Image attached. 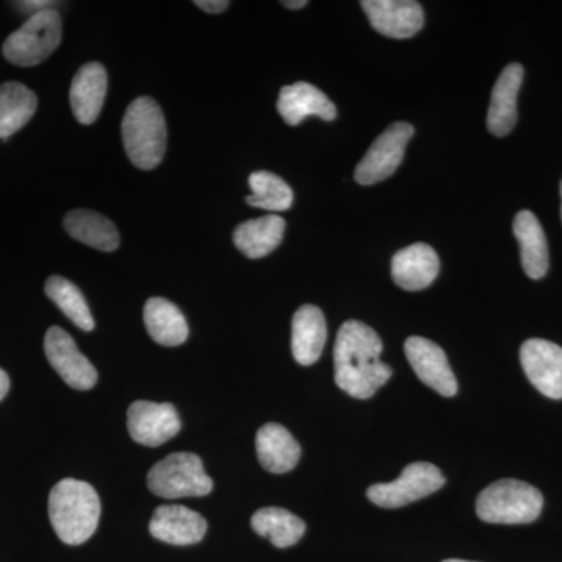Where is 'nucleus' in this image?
<instances>
[{
  "mask_svg": "<svg viewBox=\"0 0 562 562\" xmlns=\"http://www.w3.org/2000/svg\"><path fill=\"white\" fill-rule=\"evenodd\" d=\"M383 342L360 321L344 322L335 342V382L355 398H371L392 376L391 366L380 360Z\"/></svg>",
  "mask_w": 562,
  "mask_h": 562,
  "instance_id": "f257e3e1",
  "label": "nucleus"
},
{
  "mask_svg": "<svg viewBox=\"0 0 562 562\" xmlns=\"http://www.w3.org/2000/svg\"><path fill=\"white\" fill-rule=\"evenodd\" d=\"M49 517L58 538L80 546L94 535L101 519V498L90 483L66 479L49 495Z\"/></svg>",
  "mask_w": 562,
  "mask_h": 562,
  "instance_id": "f03ea898",
  "label": "nucleus"
},
{
  "mask_svg": "<svg viewBox=\"0 0 562 562\" xmlns=\"http://www.w3.org/2000/svg\"><path fill=\"white\" fill-rule=\"evenodd\" d=\"M125 151L136 168L150 171L160 165L166 151L168 128L160 105L150 98H138L122 120Z\"/></svg>",
  "mask_w": 562,
  "mask_h": 562,
  "instance_id": "7ed1b4c3",
  "label": "nucleus"
},
{
  "mask_svg": "<svg viewBox=\"0 0 562 562\" xmlns=\"http://www.w3.org/2000/svg\"><path fill=\"white\" fill-rule=\"evenodd\" d=\"M542 508V492L519 480H498L476 498V514L487 524H531L541 516Z\"/></svg>",
  "mask_w": 562,
  "mask_h": 562,
  "instance_id": "20e7f679",
  "label": "nucleus"
},
{
  "mask_svg": "<svg viewBox=\"0 0 562 562\" xmlns=\"http://www.w3.org/2000/svg\"><path fill=\"white\" fill-rule=\"evenodd\" d=\"M61 16L55 9L32 14L22 27L11 33L3 43V57L22 68L40 65L60 46Z\"/></svg>",
  "mask_w": 562,
  "mask_h": 562,
  "instance_id": "39448f33",
  "label": "nucleus"
},
{
  "mask_svg": "<svg viewBox=\"0 0 562 562\" xmlns=\"http://www.w3.org/2000/svg\"><path fill=\"white\" fill-rule=\"evenodd\" d=\"M147 486L157 497H205L213 491L203 462L194 453H172L157 462L147 475Z\"/></svg>",
  "mask_w": 562,
  "mask_h": 562,
  "instance_id": "423d86ee",
  "label": "nucleus"
},
{
  "mask_svg": "<svg viewBox=\"0 0 562 562\" xmlns=\"http://www.w3.org/2000/svg\"><path fill=\"white\" fill-rule=\"evenodd\" d=\"M446 484V476L441 469L430 462H413L403 469L402 475L395 482L373 484L368 490L369 501L382 508H402L422 498L428 497L432 492L441 490Z\"/></svg>",
  "mask_w": 562,
  "mask_h": 562,
  "instance_id": "0eeeda50",
  "label": "nucleus"
},
{
  "mask_svg": "<svg viewBox=\"0 0 562 562\" xmlns=\"http://www.w3.org/2000/svg\"><path fill=\"white\" fill-rule=\"evenodd\" d=\"M414 136V127L408 122H395L382 133L366 151L360 165L355 169V180L362 187L390 179L403 161L406 146Z\"/></svg>",
  "mask_w": 562,
  "mask_h": 562,
  "instance_id": "6e6552de",
  "label": "nucleus"
},
{
  "mask_svg": "<svg viewBox=\"0 0 562 562\" xmlns=\"http://www.w3.org/2000/svg\"><path fill=\"white\" fill-rule=\"evenodd\" d=\"M44 351L55 372L74 390L88 391L98 383V371L60 327H52L44 338Z\"/></svg>",
  "mask_w": 562,
  "mask_h": 562,
  "instance_id": "1a4fd4ad",
  "label": "nucleus"
},
{
  "mask_svg": "<svg viewBox=\"0 0 562 562\" xmlns=\"http://www.w3.org/2000/svg\"><path fill=\"white\" fill-rule=\"evenodd\" d=\"M127 427L133 441L158 447L177 436L181 422L171 403L138 401L128 408Z\"/></svg>",
  "mask_w": 562,
  "mask_h": 562,
  "instance_id": "9d476101",
  "label": "nucleus"
},
{
  "mask_svg": "<svg viewBox=\"0 0 562 562\" xmlns=\"http://www.w3.org/2000/svg\"><path fill=\"white\" fill-rule=\"evenodd\" d=\"M520 362L532 386L553 401L562 398V347L546 339H528L520 347Z\"/></svg>",
  "mask_w": 562,
  "mask_h": 562,
  "instance_id": "9b49d317",
  "label": "nucleus"
},
{
  "mask_svg": "<svg viewBox=\"0 0 562 562\" xmlns=\"http://www.w3.org/2000/svg\"><path fill=\"white\" fill-rule=\"evenodd\" d=\"M405 353L422 383L443 397H453L457 394V376L450 368L446 351L438 344L420 336H412L406 339Z\"/></svg>",
  "mask_w": 562,
  "mask_h": 562,
  "instance_id": "f8f14e48",
  "label": "nucleus"
},
{
  "mask_svg": "<svg viewBox=\"0 0 562 562\" xmlns=\"http://www.w3.org/2000/svg\"><path fill=\"white\" fill-rule=\"evenodd\" d=\"M361 7L372 27L387 38H412L424 27V10L414 0H364Z\"/></svg>",
  "mask_w": 562,
  "mask_h": 562,
  "instance_id": "ddd939ff",
  "label": "nucleus"
},
{
  "mask_svg": "<svg viewBox=\"0 0 562 562\" xmlns=\"http://www.w3.org/2000/svg\"><path fill=\"white\" fill-rule=\"evenodd\" d=\"M206 528L209 525L205 517L181 505L158 506L149 525L150 535L155 539L172 546L201 542Z\"/></svg>",
  "mask_w": 562,
  "mask_h": 562,
  "instance_id": "4468645a",
  "label": "nucleus"
},
{
  "mask_svg": "<svg viewBox=\"0 0 562 562\" xmlns=\"http://www.w3.org/2000/svg\"><path fill=\"white\" fill-rule=\"evenodd\" d=\"M438 254L424 243L413 244L394 255L391 276L394 283L405 291H422L430 286L439 276Z\"/></svg>",
  "mask_w": 562,
  "mask_h": 562,
  "instance_id": "2eb2a0df",
  "label": "nucleus"
},
{
  "mask_svg": "<svg viewBox=\"0 0 562 562\" xmlns=\"http://www.w3.org/2000/svg\"><path fill=\"white\" fill-rule=\"evenodd\" d=\"M524 81V68L519 63L506 66L492 90L487 131L498 138L509 135L517 124V95Z\"/></svg>",
  "mask_w": 562,
  "mask_h": 562,
  "instance_id": "dca6fc26",
  "label": "nucleus"
},
{
  "mask_svg": "<svg viewBox=\"0 0 562 562\" xmlns=\"http://www.w3.org/2000/svg\"><path fill=\"white\" fill-rule=\"evenodd\" d=\"M277 110L288 125H299L308 116L324 121H333L338 116V110L327 94L306 81L281 88Z\"/></svg>",
  "mask_w": 562,
  "mask_h": 562,
  "instance_id": "f3484780",
  "label": "nucleus"
},
{
  "mask_svg": "<svg viewBox=\"0 0 562 562\" xmlns=\"http://www.w3.org/2000/svg\"><path fill=\"white\" fill-rule=\"evenodd\" d=\"M109 77L101 63L81 66L70 85L69 98L74 116L83 125H90L101 114L105 102Z\"/></svg>",
  "mask_w": 562,
  "mask_h": 562,
  "instance_id": "a211bd4d",
  "label": "nucleus"
},
{
  "mask_svg": "<svg viewBox=\"0 0 562 562\" xmlns=\"http://www.w3.org/2000/svg\"><path fill=\"white\" fill-rule=\"evenodd\" d=\"M327 342V322L314 305H303L292 317L291 349L294 360L312 366L319 360Z\"/></svg>",
  "mask_w": 562,
  "mask_h": 562,
  "instance_id": "6ab92c4d",
  "label": "nucleus"
},
{
  "mask_svg": "<svg viewBox=\"0 0 562 562\" xmlns=\"http://www.w3.org/2000/svg\"><path fill=\"white\" fill-rule=\"evenodd\" d=\"M513 231L519 241L520 261L525 273L532 280L542 279L549 272L550 257L541 222L531 211L524 210L517 213Z\"/></svg>",
  "mask_w": 562,
  "mask_h": 562,
  "instance_id": "aec40b11",
  "label": "nucleus"
},
{
  "mask_svg": "<svg viewBox=\"0 0 562 562\" xmlns=\"http://www.w3.org/2000/svg\"><path fill=\"white\" fill-rule=\"evenodd\" d=\"M258 461L266 471L286 473L301 461V443L283 425L266 424L257 432Z\"/></svg>",
  "mask_w": 562,
  "mask_h": 562,
  "instance_id": "412c9836",
  "label": "nucleus"
},
{
  "mask_svg": "<svg viewBox=\"0 0 562 562\" xmlns=\"http://www.w3.org/2000/svg\"><path fill=\"white\" fill-rule=\"evenodd\" d=\"M284 231H286V222L283 217L268 214V216L257 217L238 225L233 233V241L246 257L258 260V258L268 257L280 246Z\"/></svg>",
  "mask_w": 562,
  "mask_h": 562,
  "instance_id": "4be33fe9",
  "label": "nucleus"
},
{
  "mask_svg": "<svg viewBox=\"0 0 562 562\" xmlns=\"http://www.w3.org/2000/svg\"><path fill=\"white\" fill-rule=\"evenodd\" d=\"M144 324L155 342L166 347L181 346L190 336L187 317L179 306L161 297H151L144 306Z\"/></svg>",
  "mask_w": 562,
  "mask_h": 562,
  "instance_id": "5701e85b",
  "label": "nucleus"
},
{
  "mask_svg": "<svg viewBox=\"0 0 562 562\" xmlns=\"http://www.w3.org/2000/svg\"><path fill=\"white\" fill-rule=\"evenodd\" d=\"M65 228L74 239L94 249L114 251L120 247V233L116 225L95 211H70L65 217Z\"/></svg>",
  "mask_w": 562,
  "mask_h": 562,
  "instance_id": "b1692460",
  "label": "nucleus"
},
{
  "mask_svg": "<svg viewBox=\"0 0 562 562\" xmlns=\"http://www.w3.org/2000/svg\"><path fill=\"white\" fill-rule=\"evenodd\" d=\"M38 99L35 92L18 81H7L0 87V139L20 132L36 113Z\"/></svg>",
  "mask_w": 562,
  "mask_h": 562,
  "instance_id": "393cba45",
  "label": "nucleus"
},
{
  "mask_svg": "<svg viewBox=\"0 0 562 562\" xmlns=\"http://www.w3.org/2000/svg\"><path fill=\"white\" fill-rule=\"evenodd\" d=\"M251 528L279 549H288L301 541L306 525L301 517L294 516L288 509L271 506L254 514Z\"/></svg>",
  "mask_w": 562,
  "mask_h": 562,
  "instance_id": "a878e982",
  "label": "nucleus"
},
{
  "mask_svg": "<svg viewBox=\"0 0 562 562\" xmlns=\"http://www.w3.org/2000/svg\"><path fill=\"white\" fill-rule=\"evenodd\" d=\"M251 194L246 202L255 209H262L279 213L291 209L294 194L290 184L281 177L268 171H258L249 177Z\"/></svg>",
  "mask_w": 562,
  "mask_h": 562,
  "instance_id": "bb28decb",
  "label": "nucleus"
},
{
  "mask_svg": "<svg viewBox=\"0 0 562 562\" xmlns=\"http://www.w3.org/2000/svg\"><path fill=\"white\" fill-rule=\"evenodd\" d=\"M46 294L80 330L91 331L94 328V317L76 284L63 277L54 276L46 281Z\"/></svg>",
  "mask_w": 562,
  "mask_h": 562,
  "instance_id": "cd10ccee",
  "label": "nucleus"
},
{
  "mask_svg": "<svg viewBox=\"0 0 562 562\" xmlns=\"http://www.w3.org/2000/svg\"><path fill=\"white\" fill-rule=\"evenodd\" d=\"M194 3L195 7L211 14L222 13V11L227 10L228 5H231V2H227V0H195Z\"/></svg>",
  "mask_w": 562,
  "mask_h": 562,
  "instance_id": "c85d7f7f",
  "label": "nucleus"
},
{
  "mask_svg": "<svg viewBox=\"0 0 562 562\" xmlns=\"http://www.w3.org/2000/svg\"><path fill=\"white\" fill-rule=\"evenodd\" d=\"M16 5H20L22 10L24 11H32V14L38 13V11L52 9V5H54V2H47V0H32V2H20L16 3Z\"/></svg>",
  "mask_w": 562,
  "mask_h": 562,
  "instance_id": "c756f323",
  "label": "nucleus"
},
{
  "mask_svg": "<svg viewBox=\"0 0 562 562\" xmlns=\"http://www.w3.org/2000/svg\"><path fill=\"white\" fill-rule=\"evenodd\" d=\"M9 390H10L9 375H7L5 371H2V369H0V401H2V398L5 397L7 394H9Z\"/></svg>",
  "mask_w": 562,
  "mask_h": 562,
  "instance_id": "7c9ffc66",
  "label": "nucleus"
},
{
  "mask_svg": "<svg viewBox=\"0 0 562 562\" xmlns=\"http://www.w3.org/2000/svg\"><path fill=\"white\" fill-rule=\"evenodd\" d=\"M281 3H283V5L290 10H301L303 9V7L308 5V2H306V0H286V2Z\"/></svg>",
  "mask_w": 562,
  "mask_h": 562,
  "instance_id": "2f4dec72",
  "label": "nucleus"
},
{
  "mask_svg": "<svg viewBox=\"0 0 562 562\" xmlns=\"http://www.w3.org/2000/svg\"><path fill=\"white\" fill-rule=\"evenodd\" d=\"M443 562H473V561H464V560H447Z\"/></svg>",
  "mask_w": 562,
  "mask_h": 562,
  "instance_id": "473e14b6",
  "label": "nucleus"
},
{
  "mask_svg": "<svg viewBox=\"0 0 562 562\" xmlns=\"http://www.w3.org/2000/svg\"><path fill=\"white\" fill-rule=\"evenodd\" d=\"M561 220H562V181H561Z\"/></svg>",
  "mask_w": 562,
  "mask_h": 562,
  "instance_id": "72a5a7b5",
  "label": "nucleus"
}]
</instances>
